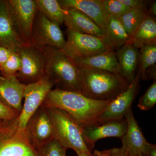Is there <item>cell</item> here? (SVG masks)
Instances as JSON below:
<instances>
[{"mask_svg": "<svg viewBox=\"0 0 156 156\" xmlns=\"http://www.w3.org/2000/svg\"><path fill=\"white\" fill-rule=\"evenodd\" d=\"M111 101L92 100L80 92L52 89L43 105L46 107L62 110L75 120L83 128L95 122Z\"/></svg>", "mask_w": 156, "mask_h": 156, "instance_id": "1", "label": "cell"}, {"mask_svg": "<svg viewBox=\"0 0 156 156\" xmlns=\"http://www.w3.org/2000/svg\"><path fill=\"white\" fill-rule=\"evenodd\" d=\"M79 69L80 93L92 100L112 101L131 85L115 73L99 70Z\"/></svg>", "mask_w": 156, "mask_h": 156, "instance_id": "2", "label": "cell"}, {"mask_svg": "<svg viewBox=\"0 0 156 156\" xmlns=\"http://www.w3.org/2000/svg\"><path fill=\"white\" fill-rule=\"evenodd\" d=\"M42 50L45 56V76L56 89L80 92V70L73 59L57 48L48 47Z\"/></svg>", "mask_w": 156, "mask_h": 156, "instance_id": "3", "label": "cell"}, {"mask_svg": "<svg viewBox=\"0 0 156 156\" xmlns=\"http://www.w3.org/2000/svg\"><path fill=\"white\" fill-rule=\"evenodd\" d=\"M46 108L53 125L55 139L66 149H72L76 153L92 155L84 142L82 128L77 122L62 110Z\"/></svg>", "mask_w": 156, "mask_h": 156, "instance_id": "4", "label": "cell"}, {"mask_svg": "<svg viewBox=\"0 0 156 156\" xmlns=\"http://www.w3.org/2000/svg\"><path fill=\"white\" fill-rule=\"evenodd\" d=\"M0 156H40L20 127L18 117L0 120Z\"/></svg>", "mask_w": 156, "mask_h": 156, "instance_id": "5", "label": "cell"}, {"mask_svg": "<svg viewBox=\"0 0 156 156\" xmlns=\"http://www.w3.org/2000/svg\"><path fill=\"white\" fill-rule=\"evenodd\" d=\"M67 40L62 50L72 59L109 51L103 38L67 29Z\"/></svg>", "mask_w": 156, "mask_h": 156, "instance_id": "6", "label": "cell"}, {"mask_svg": "<svg viewBox=\"0 0 156 156\" xmlns=\"http://www.w3.org/2000/svg\"><path fill=\"white\" fill-rule=\"evenodd\" d=\"M21 67L17 75L18 80L25 85L41 80L45 76L44 54L41 49L24 44L18 51Z\"/></svg>", "mask_w": 156, "mask_h": 156, "instance_id": "7", "label": "cell"}, {"mask_svg": "<svg viewBox=\"0 0 156 156\" xmlns=\"http://www.w3.org/2000/svg\"><path fill=\"white\" fill-rule=\"evenodd\" d=\"M66 41L59 27L38 11L34 21L30 44L41 49L53 47L62 50Z\"/></svg>", "mask_w": 156, "mask_h": 156, "instance_id": "8", "label": "cell"}, {"mask_svg": "<svg viewBox=\"0 0 156 156\" xmlns=\"http://www.w3.org/2000/svg\"><path fill=\"white\" fill-rule=\"evenodd\" d=\"M24 130L31 145L36 151L55 138L51 120L43 104L29 119Z\"/></svg>", "mask_w": 156, "mask_h": 156, "instance_id": "9", "label": "cell"}, {"mask_svg": "<svg viewBox=\"0 0 156 156\" xmlns=\"http://www.w3.org/2000/svg\"><path fill=\"white\" fill-rule=\"evenodd\" d=\"M15 26L24 44H29L37 13L35 0H7Z\"/></svg>", "mask_w": 156, "mask_h": 156, "instance_id": "10", "label": "cell"}, {"mask_svg": "<svg viewBox=\"0 0 156 156\" xmlns=\"http://www.w3.org/2000/svg\"><path fill=\"white\" fill-rule=\"evenodd\" d=\"M53 86V83L46 76L37 82L25 85L23 95L24 102L18 117L20 128L24 130L29 119L42 105Z\"/></svg>", "mask_w": 156, "mask_h": 156, "instance_id": "11", "label": "cell"}, {"mask_svg": "<svg viewBox=\"0 0 156 156\" xmlns=\"http://www.w3.org/2000/svg\"><path fill=\"white\" fill-rule=\"evenodd\" d=\"M127 123L125 118L103 124L93 123L82 128V136L85 144L92 151L96 141L109 137L122 138L126 134Z\"/></svg>", "mask_w": 156, "mask_h": 156, "instance_id": "12", "label": "cell"}, {"mask_svg": "<svg viewBox=\"0 0 156 156\" xmlns=\"http://www.w3.org/2000/svg\"><path fill=\"white\" fill-rule=\"evenodd\" d=\"M139 81L138 78H135L127 90L110 102L105 111L98 117L94 123L103 124L125 118L136 96Z\"/></svg>", "mask_w": 156, "mask_h": 156, "instance_id": "13", "label": "cell"}, {"mask_svg": "<svg viewBox=\"0 0 156 156\" xmlns=\"http://www.w3.org/2000/svg\"><path fill=\"white\" fill-rule=\"evenodd\" d=\"M24 45L11 17L7 0H0V46L18 52Z\"/></svg>", "mask_w": 156, "mask_h": 156, "instance_id": "14", "label": "cell"}, {"mask_svg": "<svg viewBox=\"0 0 156 156\" xmlns=\"http://www.w3.org/2000/svg\"><path fill=\"white\" fill-rule=\"evenodd\" d=\"M62 9H75L84 13L102 30L106 27L108 16L104 9L102 0H60Z\"/></svg>", "mask_w": 156, "mask_h": 156, "instance_id": "15", "label": "cell"}, {"mask_svg": "<svg viewBox=\"0 0 156 156\" xmlns=\"http://www.w3.org/2000/svg\"><path fill=\"white\" fill-rule=\"evenodd\" d=\"M25 87L16 76L4 77L0 76V101L20 113Z\"/></svg>", "mask_w": 156, "mask_h": 156, "instance_id": "16", "label": "cell"}, {"mask_svg": "<svg viewBox=\"0 0 156 156\" xmlns=\"http://www.w3.org/2000/svg\"><path fill=\"white\" fill-rule=\"evenodd\" d=\"M125 119L127 123V130L121 138L122 144V147L128 153L142 154L144 148L148 142L134 118L131 108L127 112Z\"/></svg>", "mask_w": 156, "mask_h": 156, "instance_id": "17", "label": "cell"}, {"mask_svg": "<svg viewBox=\"0 0 156 156\" xmlns=\"http://www.w3.org/2000/svg\"><path fill=\"white\" fill-rule=\"evenodd\" d=\"M119 74L130 84L135 80L138 69L139 49L127 44L115 52Z\"/></svg>", "mask_w": 156, "mask_h": 156, "instance_id": "18", "label": "cell"}, {"mask_svg": "<svg viewBox=\"0 0 156 156\" xmlns=\"http://www.w3.org/2000/svg\"><path fill=\"white\" fill-rule=\"evenodd\" d=\"M66 10L63 23L67 30L103 38V31L84 13L75 9Z\"/></svg>", "mask_w": 156, "mask_h": 156, "instance_id": "19", "label": "cell"}, {"mask_svg": "<svg viewBox=\"0 0 156 156\" xmlns=\"http://www.w3.org/2000/svg\"><path fill=\"white\" fill-rule=\"evenodd\" d=\"M80 69L105 71L119 74V66L114 52L108 51L94 56L73 59Z\"/></svg>", "mask_w": 156, "mask_h": 156, "instance_id": "20", "label": "cell"}, {"mask_svg": "<svg viewBox=\"0 0 156 156\" xmlns=\"http://www.w3.org/2000/svg\"><path fill=\"white\" fill-rule=\"evenodd\" d=\"M103 40L109 51L115 52L129 41V36L118 18L108 16Z\"/></svg>", "mask_w": 156, "mask_h": 156, "instance_id": "21", "label": "cell"}, {"mask_svg": "<svg viewBox=\"0 0 156 156\" xmlns=\"http://www.w3.org/2000/svg\"><path fill=\"white\" fill-rule=\"evenodd\" d=\"M128 44L138 49L145 45L156 44V20L148 15L129 37Z\"/></svg>", "mask_w": 156, "mask_h": 156, "instance_id": "22", "label": "cell"}, {"mask_svg": "<svg viewBox=\"0 0 156 156\" xmlns=\"http://www.w3.org/2000/svg\"><path fill=\"white\" fill-rule=\"evenodd\" d=\"M38 11L58 26L63 24L66 10L57 0H35Z\"/></svg>", "mask_w": 156, "mask_h": 156, "instance_id": "23", "label": "cell"}, {"mask_svg": "<svg viewBox=\"0 0 156 156\" xmlns=\"http://www.w3.org/2000/svg\"><path fill=\"white\" fill-rule=\"evenodd\" d=\"M148 15L145 4L142 7L130 9L118 19L130 37Z\"/></svg>", "mask_w": 156, "mask_h": 156, "instance_id": "24", "label": "cell"}, {"mask_svg": "<svg viewBox=\"0 0 156 156\" xmlns=\"http://www.w3.org/2000/svg\"><path fill=\"white\" fill-rule=\"evenodd\" d=\"M156 44L145 45L139 49V58L136 77L145 80V73L148 68L156 65Z\"/></svg>", "mask_w": 156, "mask_h": 156, "instance_id": "25", "label": "cell"}, {"mask_svg": "<svg viewBox=\"0 0 156 156\" xmlns=\"http://www.w3.org/2000/svg\"><path fill=\"white\" fill-rule=\"evenodd\" d=\"M21 67V61L18 52H13L9 59L0 66L1 76L4 77L16 76Z\"/></svg>", "mask_w": 156, "mask_h": 156, "instance_id": "26", "label": "cell"}, {"mask_svg": "<svg viewBox=\"0 0 156 156\" xmlns=\"http://www.w3.org/2000/svg\"><path fill=\"white\" fill-rule=\"evenodd\" d=\"M66 150L54 138L37 151L40 156H66Z\"/></svg>", "mask_w": 156, "mask_h": 156, "instance_id": "27", "label": "cell"}, {"mask_svg": "<svg viewBox=\"0 0 156 156\" xmlns=\"http://www.w3.org/2000/svg\"><path fill=\"white\" fill-rule=\"evenodd\" d=\"M105 11L108 16L119 18L130 8L120 2L119 0H102Z\"/></svg>", "mask_w": 156, "mask_h": 156, "instance_id": "28", "label": "cell"}, {"mask_svg": "<svg viewBox=\"0 0 156 156\" xmlns=\"http://www.w3.org/2000/svg\"><path fill=\"white\" fill-rule=\"evenodd\" d=\"M156 103V81L150 86L144 95L140 98L137 107L141 110L147 111L154 106Z\"/></svg>", "mask_w": 156, "mask_h": 156, "instance_id": "29", "label": "cell"}, {"mask_svg": "<svg viewBox=\"0 0 156 156\" xmlns=\"http://www.w3.org/2000/svg\"><path fill=\"white\" fill-rule=\"evenodd\" d=\"M20 113L0 101V120H12L19 117Z\"/></svg>", "mask_w": 156, "mask_h": 156, "instance_id": "30", "label": "cell"}, {"mask_svg": "<svg viewBox=\"0 0 156 156\" xmlns=\"http://www.w3.org/2000/svg\"><path fill=\"white\" fill-rule=\"evenodd\" d=\"M119 1L130 9L142 7L146 3V1L142 0H119Z\"/></svg>", "mask_w": 156, "mask_h": 156, "instance_id": "31", "label": "cell"}, {"mask_svg": "<svg viewBox=\"0 0 156 156\" xmlns=\"http://www.w3.org/2000/svg\"><path fill=\"white\" fill-rule=\"evenodd\" d=\"M13 51L8 48L0 46V66L2 65L9 59Z\"/></svg>", "mask_w": 156, "mask_h": 156, "instance_id": "32", "label": "cell"}, {"mask_svg": "<svg viewBox=\"0 0 156 156\" xmlns=\"http://www.w3.org/2000/svg\"><path fill=\"white\" fill-rule=\"evenodd\" d=\"M144 156H156V146L148 143L145 146L142 153Z\"/></svg>", "mask_w": 156, "mask_h": 156, "instance_id": "33", "label": "cell"}, {"mask_svg": "<svg viewBox=\"0 0 156 156\" xmlns=\"http://www.w3.org/2000/svg\"><path fill=\"white\" fill-rule=\"evenodd\" d=\"M156 65L152 66L147 69L145 73V80L153 79L154 80H156Z\"/></svg>", "mask_w": 156, "mask_h": 156, "instance_id": "34", "label": "cell"}, {"mask_svg": "<svg viewBox=\"0 0 156 156\" xmlns=\"http://www.w3.org/2000/svg\"><path fill=\"white\" fill-rule=\"evenodd\" d=\"M127 154L128 152L122 147L110 149V156H127Z\"/></svg>", "mask_w": 156, "mask_h": 156, "instance_id": "35", "label": "cell"}, {"mask_svg": "<svg viewBox=\"0 0 156 156\" xmlns=\"http://www.w3.org/2000/svg\"><path fill=\"white\" fill-rule=\"evenodd\" d=\"M76 154L78 156H110V149L103 151L95 150L94 152V156L83 152H76Z\"/></svg>", "mask_w": 156, "mask_h": 156, "instance_id": "36", "label": "cell"}, {"mask_svg": "<svg viewBox=\"0 0 156 156\" xmlns=\"http://www.w3.org/2000/svg\"><path fill=\"white\" fill-rule=\"evenodd\" d=\"M148 13L149 16L153 18L154 19H155L154 18V17H156V1H154L151 4V5L150 6L149 9L148 10Z\"/></svg>", "mask_w": 156, "mask_h": 156, "instance_id": "37", "label": "cell"}, {"mask_svg": "<svg viewBox=\"0 0 156 156\" xmlns=\"http://www.w3.org/2000/svg\"><path fill=\"white\" fill-rule=\"evenodd\" d=\"M127 156H144L143 154H134L131 153H128Z\"/></svg>", "mask_w": 156, "mask_h": 156, "instance_id": "38", "label": "cell"}]
</instances>
